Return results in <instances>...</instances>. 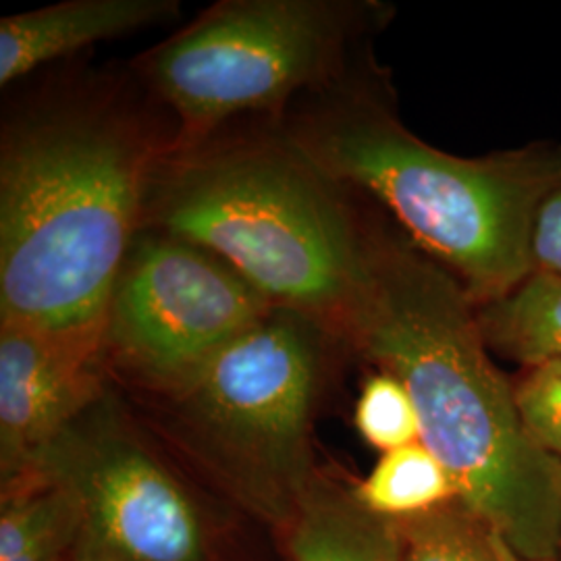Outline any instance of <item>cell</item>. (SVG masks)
<instances>
[{"mask_svg":"<svg viewBox=\"0 0 561 561\" xmlns=\"http://www.w3.org/2000/svg\"><path fill=\"white\" fill-rule=\"evenodd\" d=\"M175 127L134 78L50 81L0 131V322L96 331Z\"/></svg>","mask_w":561,"mask_h":561,"instance_id":"1","label":"cell"},{"mask_svg":"<svg viewBox=\"0 0 561 561\" xmlns=\"http://www.w3.org/2000/svg\"><path fill=\"white\" fill-rule=\"evenodd\" d=\"M341 340L403 382L421 443L518 561H560L561 461L528 435L514 382L491 360L474 301L373 213L366 273Z\"/></svg>","mask_w":561,"mask_h":561,"instance_id":"2","label":"cell"},{"mask_svg":"<svg viewBox=\"0 0 561 561\" xmlns=\"http://www.w3.org/2000/svg\"><path fill=\"white\" fill-rule=\"evenodd\" d=\"M279 125L331 178L382 206L474 306L533 271L530 231L541 202L561 183L560 144L535 141L486 157L439 150L403 125L389 76L373 57L301 99Z\"/></svg>","mask_w":561,"mask_h":561,"instance_id":"3","label":"cell"},{"mask_svg":"<svg viewBox=\"0 0 561 561\" xmlns=\"http://www.w3.org/2000/svg\"><path fill=\"white\" fill-rule=\"evenodd\" d=\"M373 213L271 123L173 146L150 181L141 229L201 245L275 306L341 337L366 273Z\"/></svg>","mask_w":561,"mask_h":561,"instance_id":"4","label":"cell"},{"mask_svg":"<svg viewBox=\"0 0 561 561\" xmlns=\"http://www.w3.org/2000/svg\"><path fill=\"white\" fill-rule=\"evenodd\" d=\"M391 18L377 0H219L146 50L134 78L175 127V146L231 123H279L301 99L370 59Z\"/></svg>","mask_w":561,"mask_h":561,"instance_id":"5","label":"cell"},{"mask_svg":"<svg viewBox=\"0 0 561 561\" xmlns=\"http://www.w3.org/2000/svg\"><path fill=\"white\" fill-rule=\"evenodd\" d=\"M335 331L273 306L161 400L167 435L268 520L287 526L319 477L312 422Z\"/></svg>","mask_w":561,"mask_h":561,"instance_id":"6","label":"cell"},{"mask_svg":"<svg viewBox=\"0 0 561 561\" xmlns=\"http://www.w3.org/2000/svg\"><path fill=\"white\" fill-rule=\"evenodd\" d=\"M275 304L196 243L141 229L102 317L106 366L150 393L196 373Z\"/></svg>","mask_w":561,"mask_h":561,"instance_id":"7","label":"cell"},{"mask_svg":"<svg viewBox=\"0 0 561 561\" xmlns=\"http://www.w3.org/2000/svg\"><path fill=\"white\" fill-rule=\"evenodd\" d=\"M30 474L55 482L73 505L71 561L208 560L196 505L108 396Z\"/></svg>","mask_w":561,"mask_h":561,"instance_id":"8","label":"cell"},{"mask_svg":"<svg viewBox=\"0 0 561 561\" xmlns=\"http://www.w3.org/2000/svg\"><path fill=\"white\" fill-rule=\"evenodd\" d=\"M106 370L102 329L0 322L2 486L27 477L60 433L106 396Z\"/></svg>","mask_w":561,"mask_h":561,"instance_id":"9","label":"cell"},{"mask_svg":"<svg viewBox=\"0 0 561 561\" xmlns=\"http://www.w3.org/2000/svg\"><path fill=\"white\" fill-rule=\"evenodd\" d=\"M180 15L178 0H65L0 20V85L83 48L161 25Z\"/></svg>","mask_w":561,"mask_h":561,"instance_id":"10","label":"cell"},{"mask_svg":"<svg viewBox=\"0 0 561 561\" xmlns=\"http://www.w3.org/2000/svg\"><path fill=\"white\" fill-rule=\"evenodd\" d=\"M287 528L294 561H400L396 520L373 514L354 491L321 477Z\"/></svg>","mask_w":561,"mask_h":561,"instance_id":"11","label":"cell"},{"mask_svg":"<svg viewBox=\"0 0 561 561\" xmlns=\"http://www.w3.org/2000/svg\"><path fill=\"white\" fill-rule=\"evenodd\" d=\"M474 310L491 352L524 368L561 360V275L533 268L510 291Z\"/></svg>","mask_w":561,"mask_h":561,"instance_id":"12","label":"cell"},{"mask_svg":"<svg viewBox=\"0 0 561 561\" xmlns=\"http://www.w3.org/2000/svg\"><path fill=\"white\" fill-rule=\"evenodd\" d=\"M73 541L76 512L55 482L30 474L2 486L0 561H60Z\"/></svg>","mask_w":561,"mask_h":561,"instance_id":"13","label":"cell"},{"mask_svg":"<svg viewBox=\"0 0 561 561\" xmlns=\"http://www.w3.org/2000/svg\"><path fill=\"white\" fill-rule=\"evenodd\" d=\"M354 495L373 514L401 520L458 502V486L442 461L419 442L382 454Z\"/></svg>","mask_w":561,"mask_h":561,"instance_id":"14","label":"cell"},{"mask_svg":"<svg viewBox=\"0 0 561 561\" xmlns=\"http://www.w3.org/2000/svg\"><path fill=\"white\" fill-rule=\"evenodd\" d=\"M400 561H510L502 539L460 502L396 520Z\"/></svg>","mask_w":561,"mask_h":561,"instance_id":"15","label":"cell"},{"mask_svg":"<svg viewBox=\"0 0 561 561\" xmlns=\"http://www.w3.org/2000/svg\"><path fill=\"white\" fill-rule=\"evenodd\" d=\"M354 424L362 439L382 454L421 442L416 405L400 379L377 370L362 385Z\"/></svg>","mask_w":561,"mask_h":561,"instance_id":"16","label":"cell"},{"mask_svg":"<svg viewBox=\"0 0 561 561\" xmlns=\"http://www.w3.org/2000/svg\"><path fill=\"white\" fill-rule=\"evenodd\" d=\"M514 393L533 442L561 461V360L524 368Z\"/></svg>","mask_w":561,"mask_h":561,"instance_id":"17","label":"cell"},{"mask_svg":"<svg viewBox=\"0 0 561 561\" xmlns=\"http://www.w3.org/2000/svg\"><path fill=\"white\" fill-rule=\"evenodd\" d=\"M535 271L561 275V183L541 202L530 231Z\"/></svg>","mask_w":561,"mask_h":561,"instance_id":"18","label":"cell"},{"mask_svg":"<svg viewBox=\"0 0 561 561\" xmlns=\"http://www.w3.org/2000/svg\"><path fill=\"white\" fill-rule=\"evenodd\" d=\"M510 561H518V560H516V558H514V556H512V560H510Z\"/></svg>","mask_w":561,"mask_h":561,"instance_id":"19","label":"cell"},{"mask_svg":"<svg viewBox=\"0 0 561 561\" xmlns=\"http://www.w3.org/2000/svg\"><path fill=\"white\" fill-rule=\"evenodd\" d=\"M560 561H561V553H560Z\"/></svg>","mask_w":561,"mask_h":561,"instance_id":"20","label":"cell"}]
</instances>
